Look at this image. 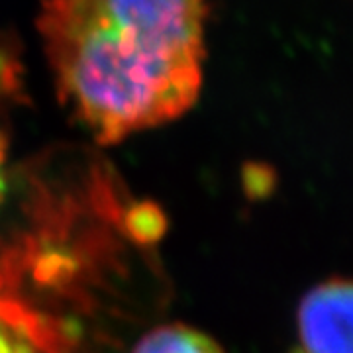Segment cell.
<instances>
[{
  "label": "cell",
  "instance_id": "obj_1",
  "mask_svg": "<svg viewBox=\"0 0 353 353\" xmlns=\"http://www.w3.org/2000/svg\"><path fill=\"white\" fill-rule=\"evenodd\" d=\"M210 0H41L59 101L101 145L189 112L204 83Z\"/></svg>",
  "mask_w": 353,
  "mask_h": 353
},
{
  "label": "cell",
  "instance_id": "obj_2",
  "mask_svg": "<svg viewBox=\"0 0 353 353\" xmlns=\"http://www.w3.org/2000/svg\"><path fill=\"white\" fill-rule=\"evenodd\" d=\"M43 167L34 171L41 220L0 240V353H83L85 328L73 296L81 267L71 240L83 216L87 175Z\"/></svg>",
  "mask_w": 353,
  "mask_h": 353
},
{
  "label": "cell",
  "instance_id": "obj_3",
  "mask_svg": "<svg viewBox=\"0 0 353 353\" xmlns=\"http://www.w3.org/2000/svg\"><path fill=\"white\" fill-rule=\"evenodd\" d=\"M296 332L303 353H353V277H330L308 290Z\"/></svg>",
  "mask_w": 353,
  "mask_h": 353
},
{
  "label": "cell",
  "instance_id": "obj_4",
  "mask_svg": "<svg viewBox=\"0 0 353 353\" xmlns=\"http://www.w3.org/2000/svg\"><path fill=\"white\" fill-rule=\"evenodd\" d=\"M132 353H224L204 332L185 324H165L143 334Z\"/></svg>",
  "mask_w": 353,
  "mask_h": 353
},
{
  "label": "cell",
  "instance_id": "obj_5",
  "mask_svg": "<svg viewBox=\"0 0 353 353\" xmlns=\"http://www.w3.org/2000/svg\"><path fill=\"white\" fill-rule=\"evenodd\" d=\"M22 61L12 38L0 34V101L16 99L22 90Z\"/></svg>",
  "mask_w": 353,
  "mask_h": 353
},
{
  "label": "cell",
  "instance_id": "obj_6",
  "mask_svg": "<svg viewBox=\"0 0 353 353\" xmlns=\"http://www.w3.org/2000/svg\"><path fill=\"white\" fill-rule=\"evenodd\" d=\"M6 159H8V152H6V138L0 130V206L6 201V192H8V175H6Z\"/></svg>",
  "mask_w": 353,
  "mask_h": 353
}]
</instances>
